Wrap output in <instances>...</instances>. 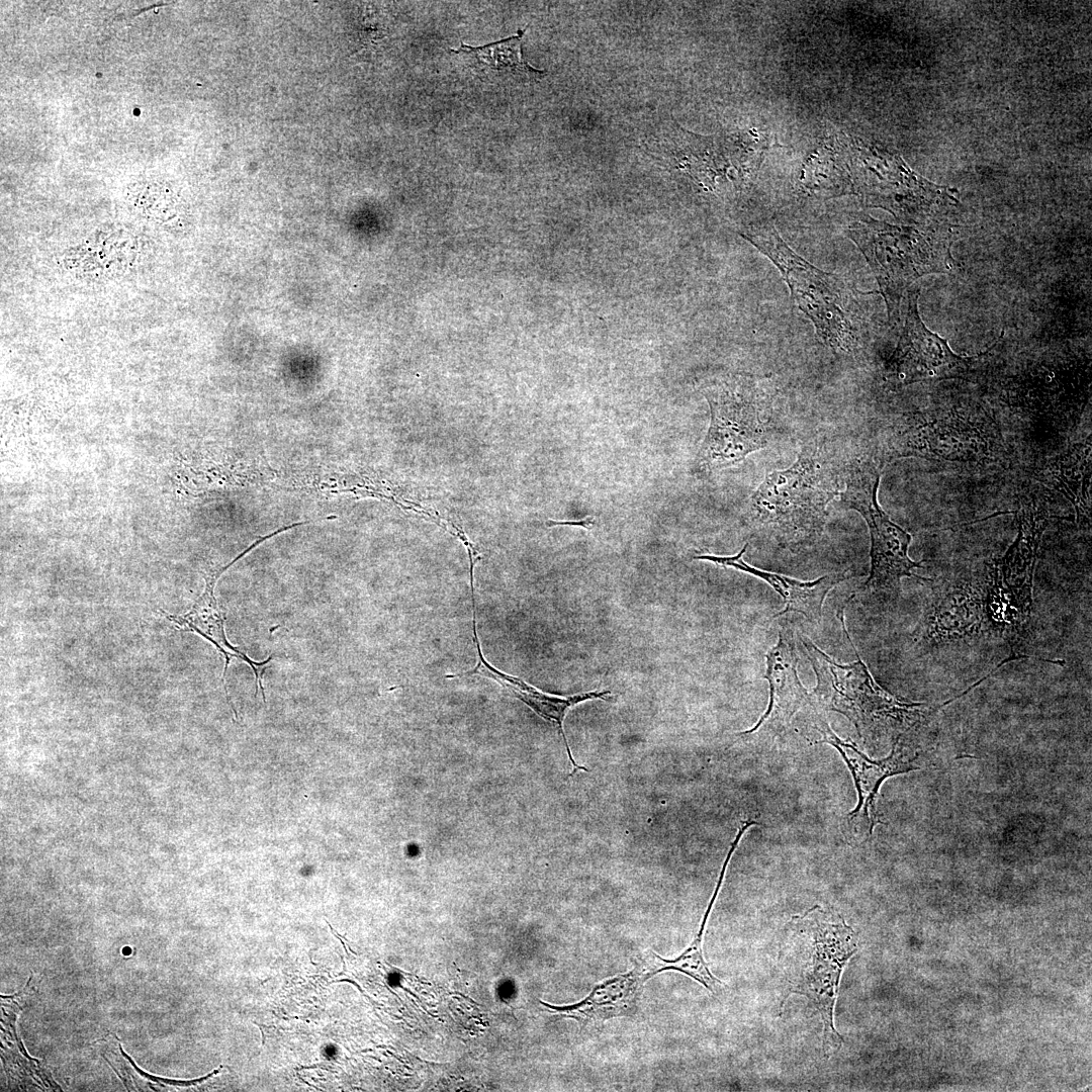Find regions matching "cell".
Segmentation results:
<instances>
[{
	"label": "cell",
	"instance_id": "obj_1",
	"mask_svg": "<svg viewBox=\"0 0 1092 1092\" xmlns=\"http://www.w3.org/2000/svg\"><path fill=\"white\" fill-rule=\"evenodd\" d=\"M858 949V937L844 918L820 905L796 915L786 924L779 965L786 994L806 997L823 1023V1046L837 1052L843 1038L834 1026L840 979L848 961Z\"/></svg>",
	"mask_w": 1092,
	"mask_h": 1092
},
{
	"label": "cell",
	"instance_id": "obj_2",
	"mask_svg": "<svg viewBox=\"0 0 1092 1092\" xmlns=\"http://www.w3.org/2000/svg\"><path fill=\"white\" fill-rule=\"evenodd\" d=\"M840 493L836 469L815 442L788 468L768 472L749 499L746 517L781 548L800 550L823 534L831 500Z\"/></svg>",
	"mask_w": 1092,
	"mask_h": 1092
},
{
	"label": "cell",
	"instance_id": "obj_3",
	"mask_svg": "<svg viewBox=\"0 0 1092 1092\" xmlns=\"http://www.w3.org/2000/svg\"><path fill=\"white\" fill-rule=\"evenodd\" d=\"M845 234L870 265L891 324L899 321L901 303L916 280L928 274L950 273L957 266L948 232L890 224L861 214Z\"/></svg>",
	"mask_w": 1092,
	"mask_h": 1092
},
{
	"label": "cell",
	"instance_id": "obj_4",
	"mask_svg": "<svg viewBox=\"0 0 1092 1092\" xmlns=\"http://www.w3.org/2000/svg\"><path fill=\"white\" fill-rule=\"evenodd\" d=\"M703 393L711 419L696 459L700 472L735 465L768 445L774 392L767 378L729 374L710 382Z\"/></svg>",
	"mask_w": 1092,
	"mask_h": 1092
},
{
	"label": "cell",
	"instance_id": "obj_5",
	"mask_svg": "<svg viewBox=\"0 0 1092 1092\" xmlns=\"http://www.w3.org/2000/svg\"><path fill=\"white\" fill-rule=\"evenodd\" d=\"M817 684L811 693L814 706L823 711L844 715L858 735L880 727L911 725L919 718L921 704L902 702L882 689L857 655L854 662L840 664L819 649L812 640L799 634Z\"/></svg>",
	"mask_w": 1092,
	"mask_h": 1092
},
{
	"label": "cell",
	"instance_id": "obj_6",
	"mask_svg": "<svg viewBox=\"0 0 1092 1092\" xmlns=\"http://www.w3.org/2000/svg\"><path fill=\"white\" fill-rule=\"evenodd\" d=\"M741 236L779 268L793 299L819 337L834 350L850 352L855 336L844 310L845 285L841 279L795 253L771 223L751 225Z\"/></svg>",
	"mask_w": 1092,
	"mask_h": 1092
},
{
	"label": "cell",
	"instance_id": "obj_7",
	"mask_svg": "<svg viewBox=\"0 0 1092 1092\" xmlns=\"http://www.w3.org/2000/svg\"><path fill=\"white\" fill-rule=\"evenodd\" d=\"M881 467L872 461H861L847 469L845 488L840 491L843 504L861 515L871 536V571L868 579L848 598L847 603L860 596L897 598L903 577L929 579L916 575L914 568L921 562L910 559L908 549L911 535L894 523L878 502Z\"/></svg>",
	"mask_w": 1092,
	"mask_h": 1092
},
{
	"label": "cell",
	"instance_id": "obj_8",
	"mask_svg": "<svg viewBox=\"0 0 1092 1092\" xmlns=\"http://www.w3.org/2000/svg\"><path fill=\"white\" fill-rule=\"evenodd\" d=\"M919 288L912 286L904 298V323L897 346L886 364L887 378L897 384L945 379H970L975 358L957 355L947 340L923 324Z\"/></svg>",
	"mask_w": 1092,
	"mask_h": 1092
},
{
	"label": "cell",
	"instance_id": "obj_9",
	"mask_svg": "<svg viewBox=\"0 0 1092 1092\" xmlns=\"http://www.w3.org/2000/svg\"><path fill=\"white\" fill-rule=\"evenodd\" d=\"M849 170L853 190L867 205L885 208L904 221L918 222L954 199L947 190L915 175L898 159H852Z\"/></svg>",
	"mask_w": 1092,
	"mask_h": 1092
},
{
	"label": "cell",
	"instance_id": "obj_10",
	"mask_svg": "<svg viewBox=\"0 0 1092 1092\" xmlns=\"http://www.w3.org/2000/svg\"><path fill=\"white\" fill-rule=\"evenodd\" d=\"M810 721L812 727L822 736L816 743H828L836 748L852 775L858 801L856 807L843 819V832L849 842L863 843L872 835L875 826L883 824L876 808L881 785L889 777L918 769L919 767L913 764L916 755L911 757L905 751L899 735L887 757L873 760L860 752L854 743L840 739L832 731L825 712L813 710Z\"/></svg>",
	"mask_w": 1092,
	"mask_h": 1092
},
{
	"label": "cell",
	"instance_id": "obj_11",
	"mask_svg": "<svg viewBox=\"0 0 1092 1092\" xmlns=\"http://www.w3.org/2000/svg\"><path fill=\"white\" fill-rule=\"evenodd\" d=\"M1046 519L1035 502H1022L1017 537L998 561L988 592V603L1006 618L1027 622L1030 617L1033 570Z\"/></svg>",
	"mask_w": 1092,
	"mask_h": 1092
},
{
	"label": "cell",
	"instance_id": "obj_12",
	"mask_svg": "<svg viewBox=\"0 0 1092 1092\" xmlns=\"http://www.w3.org/2000/svg\"><path fill=\"white\" fill-rule=\"evenodd\" d=\"M798 663L794 631L787 623L779 631L777 644L766 654L764 677L769 685L767 709L752 728L738 733V736L757 742L760 746L771 744L786 734L797 712L813 707L811 693L800 681Z\"/></svg>",
	"mask_w": 1092,
	"mask_h": 1092
},
{
	"label": "cell",
	"instance_id": "obj_13",
	"mask_svg": "<svg viewBox=\"0 0 1092 1092\" xmlns=\"http://www.w3.org/2000/svg\"><path fill=\"white\" fill-rule=\"evenodd\" d=\"M271 537H273L272 533L261 537L260 539L256 540L253 544H251L247 549H245L241 554H239L237 557H235L231 562H229L228 564H225L223 566L216 567L215 569L209 571L205 575V582H204V588H203L202 594L199 596V598L196 600V602L192 605L191 609L187 613H185L183 615H172V614H168L165 611H162L163 615L170 622H172L178 629L183 630V631H188V632H194V633L202 636L203 638L208 640L210 643H212L215 646V648L223 655V657H224V668H223V679L222 680H223L224 693H225L226 700L230 703V705H231V707H232V709L234 711V714L236 716H237V712H236L235 707H234V705H233V703H232V701L230 699V696H229V693H228V690H226V687H225V679H224L226 669H228V666H229L231 660L233 658H238V659H241V660L245 661L247 664L250 665V667L252 668V670H253V672L255 674V678H256V681H257V685H258V689H260L261 692H262L263 701L265 703L266 700H265L264 687L262 685V680H263L262 678H263V674H264L266 668L268 667L269 662L272 659V656H269L264 661L257 662V661L251 659L247 654L243 653L242 651L237 649L235 646H233L229 642V640L226 638V635H225V630H224V615H223L221 609L219 608V606L217 604V601H216V598L214 596V586L216 584V580L222 574V572H224L228 568H230V566H232L235 562H237L239 559H241L244 555H246L251 550H253L255 547H257L262 542H264L265 540H267V539H269Z\"/></svg>",
	"mask_w": 1092,
	"mask_h": 1092
},
{
	"label": "cell",
	"instance_id": "obj_14",
	"mask_svg": "<svg viewBox=\"0 0 1092 1092\" xmlns=\"http://www.w3.org/2000/svg\"><path fill=\"white\" fill-rule=\"evenodd\" d=\"M748 544L746 543L740 552L731 556H718L712 554L696 555L697 560H706L715 564L731 567L758 577L768 583L785 602L783 611L777 613L779 617L790 612L803 615L814 625H820L822 619L823 603L828 593L837 584L847 579L849 569L823 575L812 581H802L796 578L756 568L743 560Z\"/></svg>",
	"mask_w": 1092,
	"mask_h": 1092
},
{
	"label": "cell",
	"instance_id": "obj_15",
	"mask_svg": "<svg viewBox=\"0 0 1092 1092\" xmlns=\"http://www.w3.org/2000/svg\"><path fill=\"white\" fill-rule=\"evenodd\" d=\"M473 641L477 652V663L475 666L467 671L446 675L447 678L462 677L464 675L479 674L485 676L503 686L515 695L520 701L527 705L534 713L539 717L552 723L558 733L561 735L568 758L572 764V771L569 776H573L577 770L588 771V769L582 765H578L571 753L566 734L563 729L564 717L571 707L589 700H603L607 701L611 695L610 691H593L587 693H580L571 695L568 697H558L555 695H549L537 690L535 687L529 685L522 678L508 674L495 666L490 664L484 657L479 638L477 636V629H472Z\"/></svg>",
	"mask_w": 1092,
	"mask_h": 1092
},
{
	"label": "cell",
	"instance_id": "obj_16",
	"mask_svg": "<svg viewBox=\"0 0 1092 1092\" xmlns=\"http://www.w3.org/2000/svg\"><path fill=\"white\" fill-rule=\"evenodd\" d=\"M649 973L635 967L597 984L581 1001L563 1006L540 1003L557 1014L575 1019L582 1027L615 1017L632 1016Z\"/></svg>",
	"mask_w": 1092,
	"mask_h": 1092
},
{
	"label": "cell",
	"instance_id": "obj_17",
	"mask_svg": "<svg viewBox=\"0 0 1092 1092\" xmlns=\"http://www.w3.org/2000/svg\"><path fill=\"white\" fill-rule=\"evenodd\" d=\"M524 33V29H519L510 37L481 47L461 42L459 49L451 52L459 55L482 81L496 84L534 81L543 77L545 71L525 60L521 49Z\"/></svg>",
	"mask_w": 1092,
	"mask_h": 1092
},
{
	"label": "cell",
	"instance_id": "obj_18",
	"mask_svg": "<svg viewBox=\"0 0 1092 1092\" xmlns=\"http://www.w3.org/2000/svg\"><path fill=\"white\" fill-rule=\"evenodd\" d=\"M747 829L748 825L742 823L733 842L730 845L728 853L723 862L713 896L710 899L701 925L694 939L691 941L690 945L675 959H664L652 951V956L654 957L656 964L654 968L648 971L650 977L665 971H675L697 981L710 992H714L719 986L722 985V982L712 974L705 960L703 952V938L710 913L722 887L728 863L736 847L738 846L740 839L742 838L744 832Z\"/></svg>",
	"mask_w": 1092,
	"mask_h": 1092
},
{
	"label": "cell",
	"instance_id": "obj_19",
	"mask_svg": "<svg viewBox=\"0 0 1092 1092\" xmlns=\"http://www.w3.org/2000/svg\"><path fill=\"white\" fill-rule=\"evenodd\" d=\"M826 158L827 152L825 151ZM807 166L809 172L804 173V184L812 192L829 197H837L853 190L851 178L847 175L845 166H838L841 162L827 158L816 157Z\"/></svg>",
	"mask_w": 1092,
	"mask_h": 1092
},
{
	"label": "cell",
	"instance_id": "obj_20",
	"mask_svg": "<svg viewBox=\"0 0 1092 1092\" xmlns=\"http://www.w3.org/2000/svg\"><path fill=\"white\" fill-rule=\"evenodd\" d=\"M118 1045H119V1051H120L121 1055L123 1056V1058L126 1059L129 1062V1064L132 1066V1068L142 1077H144L146 1079H149L150 1081H154V1082H158V1083H164L166 1085L180 1086V1087L195 1086V1085H197L199 1083H202L203 1081L211 1078L212 1076L218 1074L220 1072V1070L222 1069V1067H223L222 1065H220L218 1069L212 1071L210 1074H208L206 1076H203V1077H200V1078L193 1079V1080H175V1079L163 1078V1077L151 1075V1074L145 1072L144 1070L140 1069L136 1066V1064L134 1063V1061L122 1049V1045L120 1043Z\"/></svg>",
	"mask_w": 1092,
	"mask_h": 1092
},
{
	"label": "cell",
	"instance_id": "obj_21",
	"mask_svg": "<svg viewBox=\"0 0 1092 1092\" xmlns=\"http://www.w3.org/2000/svg\"><path fill=\"white\" fill-rule=\"evenodd\" d=\"M595 524H596V519H595L594 516H586L584 519L577 520V521H553V520H550V521L546 522V525L548 527L575 526V527L584 528L586 530H592L594 528Z\"/></svg>",
	"mask_w": 1092,
	"mask_h": 1092
}]
</instances>
